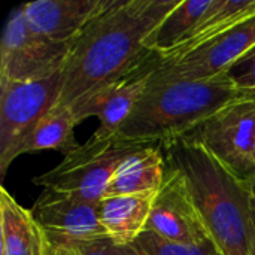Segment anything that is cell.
<instances>
[{"label":"cell","mask_w":255,"mask_h":255,"mask_svg":"<svg viewBox=\"0 0 255 255\" xmlns=\"http://www.w3.org/2000/svg\"><path fill=\"white\" fill-rule=\"evenodd\" d=\"M181 0H112L73 42L61 73L58 105L72 108L158 57L148 43Z\"/></svg>","instance_id":"obj_1"},{"label":"cell","mask_w":255,"mask_h":255,"mask_svg":"<svg viewBox=\"0 0 255 255\" xmlns=\"http://www.w3.org/2000/svg\"><path fill=\"white\" fill-rule=\"evenodd\" d=\"M160 146L167 166L184 175L208 233L223 255H251V196L244 182L187 137Z\"/></svg>","instance_id":"obj_2"},{"label":"cell","mask_w":255,"mask_h":255,"mask_svg":"<svg viewBox=\"0 0 255 255\" xmlns=\"http://www.w3.org/2000/svg\"><path fill=\"white\" fill-rule=\"evenodd\" d=\"M239 97L227 75L202 81L149 82L118 134L133 142L161 145L185 137Z\"/></svg>","instance_id":"obj_3"},{"label":"cell","mask_w":255,"mask_h":255,"mask_svg":"<svg viewBox=\"0 0 255 255\" xmlns=\"http://www.w3.org/2000/svg\"><path fill=\"white\" fill-rule=\"evenodd\" d=\"M145 145L151 143L127 140L118 133L111 136L94 133L85 143L67 152L55 167L34 176L33 182L45 190L99 203L123 160Z\"/></svg>","instance_id":"obj_4"},{"label":"cell","mask_w":255,"mask_h":255,"mask_svg":"<svg viewBox=\"0 0 255 255\" xmlns=\"http://www.w3.org/2000/svg\"><path fill=\"white\" fill-rule=\"evenodd\" d=\"M239 181L255 178V99L239 97L190 134Z\"/></svg>","instance_id":"obj_5"},{"label":"cell","mask_w":255,"mask_h":255,"mask_svg":"<svg viewBox=\"0 0 255 255\" xmlns=\"http://www.w3.org/2000/svg\"><path fill=\"white\" fill-rule=\"evenodd\" d=\"M72 45L55 43L33 31L22 7L6 21L0 43V84L46 78L63 70Z\"/></svg>","instance_id":"obj_6"},{"label":"cell","mask_w":255,"mask_h":255,"mask_svg":"<svg viewBox=\"0 0 255 255\" xmlns=\"http://www.w3.org/2000/svg\"><path fill=\"white\" fill-rule=\"evenodd\" d=\"M63 70L40 79L0 84V173L4 178L13 148L54 106L61 94Z\"/></svg>","instance_id":"obj_7"},{"label":"cell","mask_w":255,"mask_h":255,"mask_svg":"<svg viewBox=\"0 0 255 255\" xmlns=\"http://www.w3.org/2000/svg\"><path fill=\"white\" fill-rule=\"evenodd\" d=\"M254 46L255 15L184 57L160 61L149 82L202 81L223 76Z\"/></svg>","instance_id":"obj_8"},{"label":"cell","mask_w":255,"mask_h":255,"mask_svg":"<svg viewBox=\"0 0 255 255\" xmlns=\"http://www.w3.org/2000/svg\"><path fill=\"white\" fill-rule=\"evenodd\" d=\"M30 211L52 247L75 248L106 238L100 223V202L45 190Z\"/></svg>","instance_id":"obj_9"},{"label":"cell","mask_w":255,"mask_h":255,"mask_svg":"<svg viewBox=\"0 0 255 255\" xmlns=\"http://www.w3.org/2000/svg\"><path fill=\"white\" fill-rule=\"evenodd\" d=\"M149 232L173 244L194 245L211 239L184 175L167 166L164 184L154 199Z\"/></svg>","instance_id":"obj_10"},{"label":"cell","mask_w":255,"mask_h":255,"mask_svg":"<svg viewBox=\"0 0 255 255\" xmlns=\"http://www.w3.org/2000/svg\"><path fill=\"white\" fill-rule=\"evenodd\" d=\"M160 61L161 60L157 58L148 66L106 87L96 90L94 93L73 105L70 109L75 115L76 123L79 124L90 117H96L99 118L100 126L94 133L100 136L117 134L145 94L151 76L158 67Z\"/></svg>","instance_id":"obj_11"},{"label":"cell","mask_w":255,"mask_h":255,"mask_svg":"<svg viewBox=\"0 0 255 255\" xmlns=\"http://www.w3.org/2000/svg\"><path fill=\"white\" fill-rule=\"evenodd\" d=\"M112 0H36L21 4L25 22L37 34L63 45H73L87 25Z\"/></svg>","instance_id":"obj_12"},{"label":"cell","mask_w":255,"mask_h":255,"mask_svg":"<svg viewBox=\"0 0 255 255\" xmlns=\"http://www.w3.org/2000/svg\"><path fill=\"white\" fill-rule=\"evenodd\" d=\"M167 163L160 145H145L123 160L105 197L117 196H148L155 197L164 184Z\"/></svg>","instance_id":"obj_13"},{"label":"cell","mask_w":255,"mask_h":255,"mask_svg":"<svg viewBox=\"0 0 255 255\" xmlns=\"http://www.w3.org/2000/svg\"><path fill=\"white\" fill-rule=\"evenodd\" d=\"M1 255H49L51 244L30 209L0 188Z\"/></svg>","instance_id":"obj_14"},{"label":"cell","mask_w":255,"mask_h":255,"mask_svg":"<svg viewBox=\"0 0 255 255\" xmlns=\"http://www.w3.org/2000/svg\"><path fill=\"white\" fill-rule=\"evenodd\" d=\"M155 197L117 196L100 200V223L114 244L130 247L146 232Z\"/></svg>","instance_id":"obj_15"},{"label":"cell","mask_w":255,"mask_h":255,"mask_svg":"<svg viewBox=\"0 0 255 255\" xmlns=\"http://www.w3.org/2000/svg\"><path fill=\"white\" fill-rule=\"evenodd\" d=\"M76 126L78 123L69 106H54L18 142L10 154L9 163L22 154H31L45 149L60 151L66 155L79 145L75 139Z\"/></svg>","instance_id":"obj_16"},{"label":"cell","mask_w":255,"mask_h":255,"mask_svg":"<svg viewBox=\"0 0 255 255\" xmlns=\"http://www.w3.org/2000/svg\"><path fill=\"white\" fill-rule=\"evenodd\" d=\"M255 15V0H214L193 34L161 61L184 57Z\"/></svg>","instance_id":"obj_17"},{"label":"cell","mask_w":255,"mask_h":255,"mask_svg":"<svg viewBox=\"0 0 255 255\" xmlns=\"http://www.w3.org/2000/svg\"><path fill=\"white\" fill-rule=\"evenodd\" d=\"M212 3L214 0H181L151 36L149 51L160 60L169 57L193 34Z\"/></svg>","instance_id":"obj_18"},{"label":"cell","mask_w":255,"mask_h":255,"mask_svg":"<svg viewBox=\"0 0 255 255\" xmlns=\"http://www.w3.org/2000/svg\"><path fill=\"white\" fill-rule=\"evenodd\" d=\"M131 247L137 255H223L212 239L194 245L173 244L161 239L149 230L143 232Z\"/></svg>","instance_id":"obj_19"},{"label":"cell","mask_w":255,"mask_h":255,"mask_svg":"<svg viewBox=\"0 0 255 255\" xmlns=\"http://www.w3.org/2000/svg\"><path fill=\"white\" fill-rule=\"evenodd\" d=\"M242 97L255 99V46L226 73Z\"/></svg>","instance_id":"obj_20"},{"label":"cell","mask_w":255,"mask_h":255,"mask_svg":"<svg viewBox=\"0 0 255 255\" xmlns=\"http://www.w3.org/2000/svg\"><path fill=\"white\" fill-rule=\"evenodd\" d=\"M81 255H137L133 247H121L114 244L109 238H102L75 247Z\"/></svg>","instance_id":"obj_21"},{"label":"cell","mask_w":255,"mask_h":255,"mask_svg":"<svg viewBox=\"0 0 255 255\" xmlns=\"http://www.w3.org/2000/svg\"><path fill=\"white\" fill-rule=\"evenodd\" d=\"M251 196V194H250ZM251 227H253V248L251 255H255V199L251 197Z\"/></svg>","instance_id":"obj_22"},{"label":"cell","mask_w":255,"mask_h":255,"mask_svg":"<svg viewBox=\"0 0 255 255\" xmlns=\"http://www.w3.org/2000/svg\"><path fill=\"white\" fill-rule=\"evenodd\" d=\"M244 185H245L247 191L251 194V197H254L255 199V178H251V179L245 181V182H244Z\"/></svg>","instance_id":"obj_23"},{"label":"cell","mask_w":255,"mask_h":255,"mask_svg":"<svg viewBox=\"0 0 255 255\" xmlns=\"http://www.w3.org/2000/svg\"><path fill=\"white\" fill-rule=\"evenodd\" d=\"M70 255H81L78 253V250L76 248H70Z\"/></svg>","instance_id":"obj_24"}]
</instances>
